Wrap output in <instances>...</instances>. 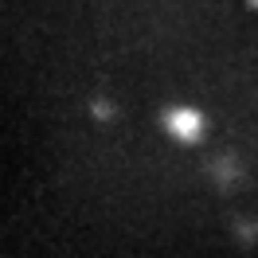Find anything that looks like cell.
<instances>
[{"label": "cell", "instance_id": "obj_1", "mask_svg": "<svg viewBox=\"0 0 258 258\" xmlns=\"http://www.w3.org/2000/svg\"><path fill=\"white\" fill-rule=\"evenodd\" d=\"M196 121H200V117H196V113H188V110H176V113H168V125L176 129L180 137H184V133L192 137L196 129H200V125H196Z\"/></svg>", "mask_w": 258, "mask_h": 258}, {"label": "cell", "instance_id": "obj_2", "mask_svg": "<svg viewBox=\"0 0 258 258\" xmlns=\"http://www.w3.org/2000/svg\"><path fill=\"white\" fill-rule=\"evenodd\" d=\"M254 4H258V0H254Z\"/></svg>", "mask_w": 258, "mask_h": 258}]
</instances>
